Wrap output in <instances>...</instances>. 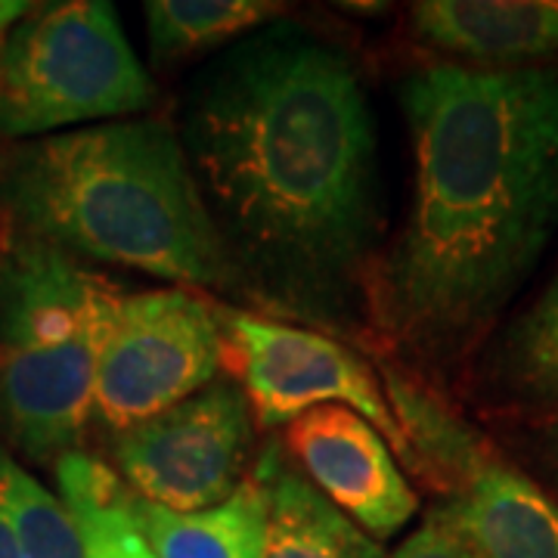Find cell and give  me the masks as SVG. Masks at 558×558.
I'll list each match as a JSON object with an SVG mask.
<instances>
[{
  "label": "cell",
  "mask_w": 558,
  "mask_h": 558,
  "mask_svg": "<svg viewBox=\"0 0 558 558\" xmlns=\"http://www.w3.org/2000/svg\"><path fill=\"white\" fill-rule=\"evenodd\" d=\"M128 509L156 558H260L264 553L267 497L255 475L218 506L196 512H171L131 490Z\"/></svg>",
  "instance_id": "13"
},
{
  "label": "cell",
  "mask_w": 558,
  "mask_h": 558,
  "mask_svg": "<svg viewBox=\"0 0 558 558\" xmlns=\"http://www.w3.org/2000/svg\"><path fill=\"white\" fill-rule=\"evenodd\" d=\"M410 465L440 490L438 509L481 558H558V506L418 381L385 373Z\"/></svg>",
  "instance_id": "6"
},
{
  "label": "cell",
  "mask_w": 558,
  "mask_h": 558,
  "mask_svg": "<svg viewBox=\"0 0 558 558\" xmlns=\"http://www.w3.org/2000/svg\"><path fill=\"white\" fill-rule=\"evenodd\" d=\"M0 558H20V543H16V534H13L10 515L3 509V497H0Z\"/></svg>",
  "instance_id": "19"
},
{
  "label": "cell",
  "mask_w": 558,
  "mask_h": 558,
  "mask_svg": "<svg viewBox=\"0 0 558 558\" xmlns=\"http://www.w3.org/2000/svg\"><path fill=\"white\" fill-rule=\"evenodd\" d=\"M60 499L78 524L87 558H156L128 509V484L100 459L72 450L57 459Z\"/></svg>",
  "instance_id": "14"
},
{
  "label": "cell",
  "mask_w": 558,
  "mask_h": 558,
  "mask_svg": "<svg viewBox=\"0 0 558 558\" xmlns=\"http://www.w3.org/2000/svg\"><path fill=\"white\" fill-rule=\"evenodd\" d=\"M252 475L267 497L260 558H385L381 543L323 497L279 447L260 457Z\"/></svg>",
  "instance_id": "12"
},
{
  "label": "cell",
  "mask_w": 558,
  "mask_h": 558,
  "mask_svg": "<svg viewBox=\"0 0 558 558\" xmlns=\"http://www.w3.org/2000/svg\"><path fill=\"white\" fill-rule=\"evenodd\" d=\"M549 459H553V469L558 475V425L549 432Z\"/></svg>",
  "instance_id": "20"
},
{
  "label": "cell",
  "mask_w": 558,
  "mask_h": 558,
  "mask_svg": "<svg viewBox=\"0 0 558 558\" xmlns=\"http://www.w3.org/2000/svg\"><path fill=\"white\" fill-rule=\"evenodd\" d=\"M410 22L418 40L475 69H527L558 57V0H422Z\"/></svg>",
  "instance_id": "11"
},
{
  "label": "cell",
  "mask_w": 558,
  "mask_h": 558,
  "mask_svg": "<svg viewBox=\"0 0 558 558\" xmlns=\"http://www.w3.org/2000/svg\"><path fill=\"white\" fill-rule=\"evenodd\" d=\"M178 137L240 292L336 326L379 233V156L348 53L277 20L180 97Z\"/></svg>",
  "instance_id": "1"
},
{
  "label": "cell",
  "mask_w": 558,
  "mask_h": 558,
  "mask_svg": "<svg viewBox=\"0 0 558 558\" xmlns=\"http://www.w3.org/2000/svg\"><path fill=\"white\" fill-rule=\"evenodd\" d=\"M391 558H481V553L435 506L416 531L400 543Z\"/></svg>",
  "instance_id": "18"
},
{
  "label": "cell",
  "mask_w": 558,
  "mask_h": 558,
  "mask_svg": "<svg viewBox=\"0 0 558 558\" xmlns=\"http://www.w3.org/2000/svg\"><path fill=\"white\" fill-rule=\"evenodd\" d=\"M0 227H3V211H0Z\"/></svg>",
  "instance_id": "21"
},
{
  "label": "cell",
  "mask_w": 558,
  "mask_h": 558,
  "mask_svg": "<svg viewBox=\"0 0 558 558\" xmlns=\"http://www.w3.org/2000/svg\"><path fill=\"white\" fill-rule=\"evenodd\" d=\"M220 369L215 304L186 289L121 295L97 363L94 416L119 435L208 388Z\"/></svg>",
  "instance_id": "7"
},
{
  "label": "cell",
  "mask_w": 558,
  "mask_h": 558,
  "mask_svg": "<svg viewBox=\"0 0 558 558\" xmlns=\"http://www.w3.org/2000/svg\"><path fill=\"white\" fill-rule=\"evenodd\" d=\"M413 202L376 311L425 357H453L531 277L558 230V69L428 65L400 84Z\"/></svg>",
  "instance_id": "2"
},
{
  "label": "cell",
  "mask_w": 558,
  "mask_h": 558,
  "mask_svg": "<svg viewBox=\"0 0 558 558\" xmlns=\"http://www.w3.org/2000/svg\"><path fill=\"white\" fill-rule=\"evenodd\" d=\"M146 38L153 62L168 65L282 20V3L270 0H146Z\"/></svg>",
  "instance_id": "15"
},
{
  "label": "cell",
  "mask_w": 558,
  "mask_h": 558,
  "mask_svg": "<svg viewBox=\"0 0 558 558\" xmlns=\"http://www.w3.org/2000/svg\"><path fill=\"white\" fill-rule=\"evenodd\" d=\"M255 416L233 379L211 381L112 440L119 478L134 497L171 512L218 506L248 478Z\"/></svg>",
  "instance_id": "9"
},
{
  "label": "cell",
  "mask_w": 558,
  "mask_h": 558,
  "mask_svg": "<svg viewBox=\"0 0 558 558\" xmlns=\"http://www.w3.org/2000/svg\"><path fill=\"white\" fill-rule=\"evenodd\" d=\"M16 236L72 258L240 292L174 124L128 119L28 140L0 159Z\"/></svg>",
  "instance_id": "3"
},
{
  "label": "cell",
  "mask_w": 558,
  "mask_h": 558,
  "mask_svg": "<svg viewBox=\"0 0 558 558\" xmlns=\"http://www.w3.org/2000/svg\"><path fill=\"white\" fill-rule=\"evenodd\" d=\"M0 44H3V40H0Z\"/></svg>",
  "instance_id": "22"
},
{
  "label": "cell",
  "mask_w": 558,
  "mask_h": 558,
  "mask_svg": "<svg viewBox=\"0 0 558 558\" xmlns=\"http://www.w3.org/2000/svg\"><path fill=\"white\" fill-rule=\"evenodd\" d=\"M156 84L106 0L53 3L0 44V137H50L149 109Z\"/></svg>",
  "instance_id": "5"
},
{
  "label": "cell",
  "mask_w": 558,
  "mask_h": 558,
  "mask_svg": "<svg viewBox=\"0 0 558 558\" xmlns=\"http://www.w3.org/2000/svg\"><path fill=\"white\" fill-rule=\"evenodd\" d=\"M223 339V366L264 428L292 425L319 407H344L373 422L398 459L410 462V444L388 403L381 379L341 341L270 317L215 307Z\"/></svg>",
  "instance_id": "8"
},
{
  "label": "cell",
  "mask_w": 558,
  "mask_h": 558,
  "mask_svg": "<svg viewBox=\"0 0 558 558\" xmlns=\"http://www.w3.org/2000/svg\"><path fill=\"white\" fill-rule=\"evenodd\" d=\"M497 376L506 391L558 407V270L499 344Z\"/></svg>",
  "instance_id": "16"
},
{
  "label": "cell",
  "mask_w": 558,
  "mask_h": 558,
  "mask_svg": "<svg viewBox=\"0 0 558 558\" xmlns=\"http://www.w3.org/2000/svg\"><path fill=\"white\" fill-rule=\"evenodd\" d=\"M0 497L20 543V558H87L69 506L3 450Z\"/></svg>",
  "instance_id": "17"
},
{
  "label": "cell",
  "mask_w": 558,
  "mask_h": 558,
  "mask_svg": "<svg viewBox=\"0 0 558 558\" xmlns=\"http://www.w3.org/2000/svg\"><path fill=\"white\" fill-rule=\"evenodd\" d=\"M119 292L53 245L13 236L0 252V428L32 459L78 447Z\"/></svg>",
  "instance_id": "4"
},
{
  "label": "cell",
  "mask_w": 558,
  "mask_h": 558,
  "mask_svg": "<svg viewBox=\"0 0 558 558\" xmlns=\"http://www.w3.org/2000/svg\"><path fill=\"white\" fill-rule=\"evenodd\" d=\"M286 447L301 475L376 543L416 519L418 497L398 453L354 410L319 407L304 413L286 425Z\"/></svg>",
  "instance_id": "10"
}]
</instances>
